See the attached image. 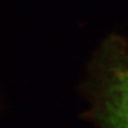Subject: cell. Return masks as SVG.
Returning <instances> with one entry per match:
<instances>
[{
	"instance_id": "cell-1",
	"label": "cell",
	"mask_w": 128,
	"mask_h": 128,
	"mask_svg": "<svg viewBox=\"0 0 128 128\" xmlns=\"http://www.w3.org/2000/svg\"><path fill=\"white\" fill-rule=\"evenodd\" d=\"M104 115L109 128H128V62L116 66L111 73Z\"/></svg>"
}]
</instances>
